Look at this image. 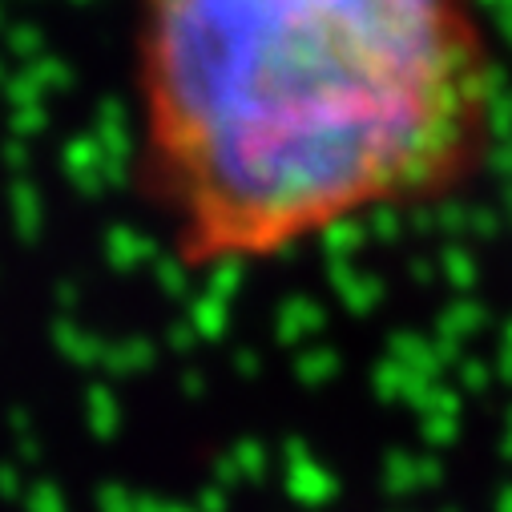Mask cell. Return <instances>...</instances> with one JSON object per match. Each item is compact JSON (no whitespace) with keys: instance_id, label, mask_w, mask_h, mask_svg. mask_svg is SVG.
<instances>
[{"instance_id":"cell-1","label":"cell","mask_w":512,"mask_h":512,"mask_svg":"<svg viewBox=\"0 0 512 512\" xmlns=\"http://www.w3.org/2000/svg\"><path fill=\"white\" fill-rule=\"evenodd\" d=\"M146 198L190 271L456 194L496 130L476 0H134Z\"/></svg>"}]
</instances>
